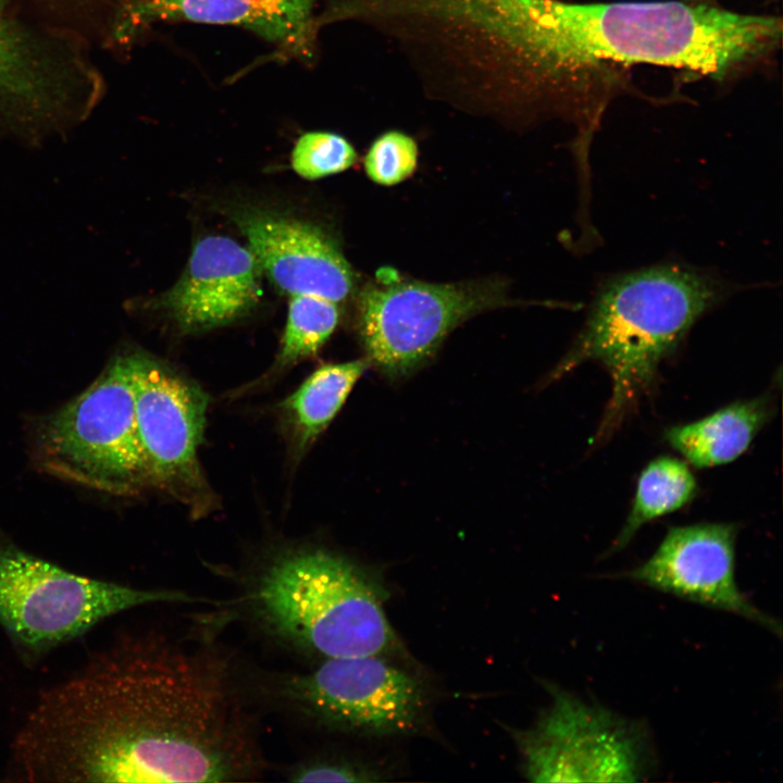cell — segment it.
<instances>
[{
    "label": "cell",
    "instance_id": "obj_21",
    "mask_svg": "<svg viewBox=\"0 0 783 783\" xmlns=\"http://www.w3.org/2000/svg\"><path fill=\"white\" fill-rule=\"evenodd\" d=\"M418 146L410 136L390 130L371 145L365 158L366 175L376 184L391 186L408 178L415 170Z\"/></svg>",
    "mask_w": 783,
    "mask_h": 783
},
{
    "label": "cell",
    "instance_id": "obj_4",
    "mask_svg": "<svg viewBox=\"0 0 783 783\" xmlns=\"http://www.w3.org/2000/svg\"><path fill=\"white\" fill-rule=\"evenodd\" d=\"M383 592L347 558L301 547L266 563L251 600L264 626L303 650L324 659L383 656L396 641Z\"/></svg>",
    "mask_w": 783,
    "mask_h": 783
},
{
    "label": "cell",
    "instance_id": "obj_7",
    "mask_svg": "<svg viewBox=\"0 0 783 783\" xmlns=\"http://www.w3.org/2000/svg\"><path fill=\"white\" fill-rule=\"evenodd\" d=\"M550 705L534 725L513 731L532 782H637L651 770L642 723L546 683Z\"/></svg>",
    "mask_w": 783,
    "mask_h": 783
},
{
    "label": "cell",
    "instance_id": "obj_16",
    "mask_svg": "<svg viewBox=\"0 0 783 783\" xmlns=\"http://www.w3.org/2000/svg\"><path fill=\"white\" fill-rule=\"evenodd\" d=\"M770 414L766 398L738 401L692 423L669 428L664 437L695 468H712L742 456Z\"/></svg>",
    "mask_w": 783,
    "mask_h": 783
},
{
    "label": "cell",
    "instance_id": "obj_2",
    "mask_svg": "<svg viewBox=\"0 0 783 783\" xmlns=\"http://www.w3.org/2000/svg\"><path fill=\"white\" fill-rule=\"evenodd\" d=\"M469 20L547 73L651 64L721 77L772 48V16L679 1L474 0Z\"/></svg>",
    "mask_w": 783,
    "mask_h": 783
},
{
    "label": "cell",
    "instance_id": "obj_19",
    "mask_svg": "<svg viewBox=\"0 0 783 783\" xmlns=\"http://www.w3.org/2000/svg\"><path fill=\"white\" fill-rule=\"evenodd\" d=\"M337 302L314 295L289 297L286 325L272 373L314 356L335 331Z\"/></svg>",
    "mask_w": 783,
    "mask_h": 783
},
{
    "label": "cell",
    "instance_id": "obj_20",
    "mask_svg": "<svg viewBox=\"0 0 783 783\" xmlns=\"http://www.w3.org/2000/svg\"><path fill=\"white\" fill-rule=\"evenodd\" d=\"M357 160L353 147L343 136L330 132H308L296 141L291 167L306 179H318L349 169Z\"/></svg>",
    "mask_w": 783,
    "mask_h": 783
},
{
    "label": "cell",
    "instance_id": "obj_18",
    "mask_svg": "<svg viewBox=\"0 0 783 783\" xmlns=\"http://www.w3.org/2000/svg\"><path fill=\"white\" fill-rule=\"evenodd\" d=\"M696 492L695 476L685 462L673 457L652 460L638 477L631 511L611 551L626 546L646 523L691 502Z\"/></svg>",
    "mask_w": 783,
    "mask_h": 783
},
{
    "label": "cell",
    "instance_id": "obj_1",
    "mask_svg": "<svg viewBox=\"0 0 783 783\" xmlns=\"http://www.w3.org/2000/svg\"><path fill=\"white\" fill-rule=\"evenodd\" d=\"M13 759L32 782H235L262 769L227 664L157 636L121 642L47 689Z\"/></svg>",
    "mask_w": 783,
    "mask_h": 783
},
{
    "label": "cell",
    "instance_id": "obj_9",
    "mask_svg": "<svg viewBox=\"0 0 783 783\" xmlns=\"http://www.w3.org/2000/svg\"><path fill=\"white\" fill-rule=\"evenodd\" d=\"M135 417L149 488L192 514L209 513L214 495L199 460L209 405L201 387L162 360L130 348Z\"/></svg>",
    "mask_w": 783,
    "mask_h": 783
},
{
    "label": "cell",
    "instance_id": "obj_14",
    "mask_svg": "<svg viewBox=\"0 0 783 783\" xmlns=\"http://www.w3.org/2000/svg\"><path fill=\"white\" fill-rule=\"evenodd\" d=\"M261 270L246 246L221 235L199 238L178 281L149 307L184 333L227 325L259 302Z\"/></svg>",
    "mask_w": 783,
    "mask_h": 783
},
{
    "label": "cell",
    "instance_id": "obj_12",
    "mask_svg": "<svg viewBox=\"0 0 783 783\" xmlns=\"http://www.w3.org/2000/svg\"><path fill=\"white\" fill-rule=\"evenodd\" d=\"M735 538L733 524L671 527L654 554L622 576L681 599L739 616L780 636L779 621L756 607L737 584Z\"/></svg>",
    "mask_w": 783,
    "mask_h": 783
},
{
    "label": "cell",
    "instance_id": "obj_8",
    "mask_svg": "<svg viewBox=\"0 0 783 783\" xmlns=\"http://www.w3.org/2000/svg\"><path fill=\"white\" fill-rule=\"evenodd\" d=\"M505 289L493 278L396 281L365 287L359 297L358 331L366 359L389 377L411 372L458 324L506 304Z\"/></svg>",
    "mask_w": 783,
    "mask_h": 783
},
{
    "label": "cell",
    "instance_id": "obj_17",
    "mask_svg": "<svg viewBox=\"0 0 783 783\" xmlns=\"http://www.w3.org/2000/svg\"><path fill=\"white\" fill-rule=\"evenodd\" d=\"M369 364L368 359L324 364L283 400L279 408L295 453L306 451L327 427Z\"/></svg>",
    "mask_w": 783,
    "mask_h": 783
},
{
    "label": "cell",
    "instance_id": "obj_15",
    "mask_svg": "<svg viewBox=\"0 0 783 783\" xmlns=\"http://www.w3.org/2000/svg\"><path fill=\"white\" fill-rule=\"evenodd\" d=\"M316 0H122L114 35L130 39L161 23L237 26L274 44L286 55L310 57Z\"/></svg>",
    "mask_w": 783,
    "mask_h": 783
},
{
    "label": "cell",
    "instance_id": "obj_13",
    "mask_svg": "<svg viewBox=\"0 0 783 783\" xmlns=\"http://www.w3.org/2000/svg\"><path fill=\"white\" fill-rule=\"evenodd\" d=\"M259 268L284 294L314 295L340 302L355 274L338 244L318 225L253 204L228 209Z\"/></svg>",
    "mask_w": 783,
    "mask_h": 783
},
{
    "label": "cell",
    "instance_id": "obj_10",
    "mask_svg": "<svg viewBox=\"0 0 783 783\" xmlns=\"http://www.w3.org/2000/svg\"><path fill=\"white\" fill-rule=\"evenodd\" d=\"M279 687L296 710L347 733L408 734L426 710L420 682L381 655L324 659L314 670L285 675Z\"/></svg>",
    "mask_w": 783,
    "mask_h": 783
},
{
    "label": "cell",
    "instance_id": "obj_11",
    "mask_svg": "<svg viewBox=\"0 0 783 783\" xmlns=\"http://www.w3.org/2000/svg\"><path fill=\"white\" fill-rule=\"evenodd\" d=\"M0 1V134L36 144L89 110L88 72Z\"/></svg>",
    "mask_w": 783,
    "mask_h": 783
},
{
    "label": "cell",
    "instance_id": "obj_3",
    "mask_svg": "<svg viewBox=\"0 0 783 783\" xmlns=\"http://www.w3.org/2000/svg\"><path fill=\"white\" fill-rule=\"evenodd\" d=\"M722 295L721 284L711 276L673 264L629 272L602 285L555 373L587 360L607 369L612 388L598 439L617 428L650 387L661 361Z\"/></svg>",
    "mask_w": 783,
    "mask_h": 783
},
{
    "label": "cell",
    "instance_id": "obj_22",
    "mask_svg": "<svg viewBox=\"0 0 783 783\" xmlns=\"http://www.w3.org/2000/svg\"><path fill=\"white\" fill-rule=\"evenodd\" d=\"M290 782H346L381 781V773L362 763L341 758H311L290 767L286 773Z\"/></svg>",
    "mask_w": 783,
    "mask_h": 783
},
{
    "label": "cell",
    "instance_id": "obj_6",
    "mask_svg": "<svg viewBox=\"0 0 783 783\" xmlns=\"http://www.w3.org/2000/svg\"><path fill=\"white\" fill-rule=\"evenodd\" d=\"M195 599L177 591L82 576L15 547H0V625L17 644L35 651L77 637L132 608Z\"/></svg>",
    "mask_w": 783,
    "mask_h": 783
},
{
    "label": "cell",
    "instance_id": "obj_5",
    "mask_svg": "<svg viewBox=\"0 0 783 783\" xmlns=\"http://www.w3.org/2000/svg\"><path fill=\"white\" fill-rule=\"evenodd\" d=\"M34 445L39 467L55 476L116 496L149 489L130 348L114 355L86 390L46 417Z\"/></svg>",
    "mask_w": 783,
    "mask_h": 783
}]
</instances>
